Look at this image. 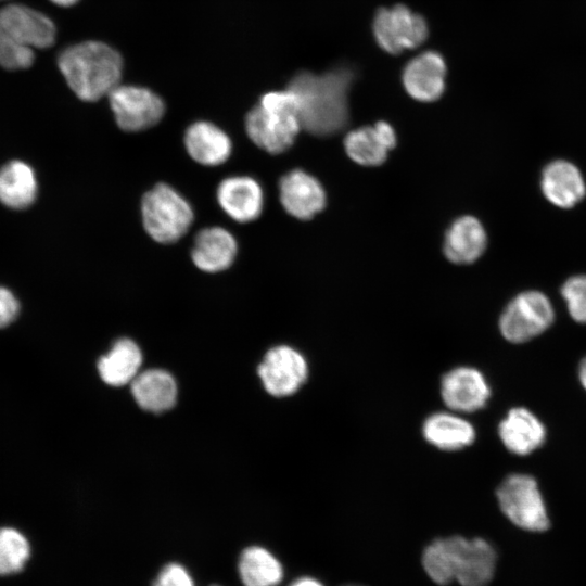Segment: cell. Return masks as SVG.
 <instances>
[{
  "instance_id": "cell-1",
  "label": "cell",
  "mask_w": 586,
  "mask_h": 586,
  "mask_svg": "<svg viewBox=\"0 0 586 586\" xmlns=\"http://www.w3.org/2000/svg\"><path fill=\"white\" fill-rule=\"evenodd\" d=\"M354 74L337 67L321 75L301 72L288 89L294 94L301 127L315 136H330L347 124V93Z\"/></svg>"
},
{
  "instance_id": "cell-2",
  "label": "cell",
  "mask_w": 586,
  "mask_h": 586,
  "mask_svg": "<svg viewBox=\"0 0 586 586\" xmlns=\"http://www.w3.org/2000/svg\"><path fill=\"white\" fill-rule=\"evenodd\" d=\"M422 563L438 585L457 581L461 586H486L495 572L496 552L485 539L451 536L430 544Z\"/></svg>"
},
{
  "instance_id": "cell-3",
  "label": "cell",
  "mask_w": 586,
  "mask_h": 586,
  "mask_svg": "<svg viewBox=\"0 0 586 586\" xmlns=\"http://www.w3.org/2000/svg\"><path fill=\"white\" fill-rule=\"evenodd\" d=\"M58 66L76 97L92 102L119 85L123 59L111 46L89 40L62 50Z\"/></svg>"
},
{
  "instance_id": "cell-4",
  "label": "cell",
  "mask_w": 586,
  "mask_h": 586,
  "mask_svg": "<svg viewBox=\"0 0 586 586\" xmlns=\"http://www.w3.org/2000/svg\"><path fill=\"white\" fill-rule=\"evenodd\" d=\"M301 129L297 102L288 88L265 93L245 118L249 138L270 154L291 148Z\"/></svg>"
},
{
  "instance_id": "cell-5",
  "label": "cell",
  "mask_w": 586,
  "mask_h": 586,
  "mask_svg": "<svg viewBox=\"0 0 586 586\" xmlns=\"http://www.w3.org/2000/svg\"><path fill=\"white\" fill-rule=\"evenodd\" d=\"M146 233L158 243H174L191 227L194 213L190 203L173 187L157 183L141 201Z\"/></svg>"
},
{
  "instance_id": "cell-6",
  "label": "cell",
  "mask_w": 586,
  "mask_h": 586,
  "mask_svg": "<svg viewBox=\"0 0 586 586\" xmlns=\"http://www.w3.org/2000/svg\"><path fill=\"white\" fill-rule=\"evenodd\" d=\"M504 514L517 526L531 532L549 527L547 509L536 480L525 473L508 475L496 493Z\"/></svg>"
},
{
  "instance_id": "cell-7",
  "label": "cell",
  "mask_w": 586,
  "mask_h": 586,
  "mask_svg": "<svg viewBox=\"0 0 586 586\" xmlns=\"http://www.w3.org/2000/svg\"><path fill=\"white\" fill-rule=\"evenodd\" d=\"M555 310L549 298L539 291H524L514 296L499 318L501 335L513 344L525 343L553 322Z\"/></svg>"
},
{
  "instance_id": "cell-8",
  "label": "cell",
  "mask_w": 586,
  "mask_h": 586,
  "mask_svg": "<svg viewBox=\"0 0 586 586\" xmlns=\"http://www.w3.org/2000/svg\"><path fill=\"white\" fill-rule=\"evenodd\" d=\"M107 97L115 122L124 131L137 132L151 128L165 113L163 100L144 87L119 84Z\"/></svg>"
},
{
  "instance_id": "cell-9",
  "label": "cell",
  "mask_w": 586,
  "mask_h": 586,
  "mask_svg": "<svg viewBox=\"0 0 586 586\" xmlns=\"http://www.w3.org/2000/svg\"><path fill=\"white\" fill-rule=\"evenodd\" d=\"M378 44L391 54L419 47L428 37L425 20L403 4L380 9L373 20Z\"/></svg>"
},
{
  "instance_id": "cell-10",
  "label": "cell",
  "mask_w": 586,
  "mask_h": 586,
  "mask_svg": "<svg viewBox=\"0 0 586 586\" xmlns=\"http://www.w3.org/2000/svg\"><path fill=\"white\" fill-rule=\"evenodd\" d=\"M309 367L304 355L288 345L270 348L258 366L265 390L276 397L296 393L307 381Z\"/></svg>"
},
{
  "instance_id": "cell-11",
  "label": "cell",
  "mask_w": 586,
  "mask_h": 586,
  "mask_svg": "<svg viewBox=\"0 0 586 586\" xmlns=\"http://www.w3.org/2000/svg\"><path fill=\"white\" fill-rule=\"evenodd\" d=\"M440 391L445 406L458 413H470L484 408L492 393L484 374L467 366L447 371L442 377Z\"/></svg>"
},
{
  "instance_id": "cell-12",
  "label": "cell",
  "mask_w": 586,
  "mask_h": 586,
  "mask_svg": "<svg viewBox=\"0 0 586 586\" xmlns=\"http://www.w3.org/2000/svg\"><path fill=\"white\" fill-rule=\"evenodd\" d=\"M0 26L33 49L49 48L56 37L55 24L48 15L21 3L0 9Z\"/></svg>"
},
{
  "instance_id": "cell-13",
  "label": "cell",
  "mask_w": 586,
  "mask_h": 586,
  "mask_svg": "<svg viewBox=\"0 0 586 586\" xmlns=\"http://www.w3.org/2000/svg\"><path fill=\"white\" fill-rule=\"evenodd\" d=\"M279 198L286 213L301 220L313 218L326 206L323 187L302 169H293L280 179Z\"/></svg>"
},
{
  "instance_id": "cell-14",
  "label": "cell",
  "mask_w": 586,
  "mask_h": 586,
  "mask_svg": "<svg viewBox=\"0 0 586 586\" xmlns=\"http://www.w3.org/2000/svg\"><path fill=\"white\" fill-rule=\"evenodd\" d=\"M220 208L234 221L245 224L257 219L264 208V191L250 176H231L221 180L216 190Z\"/></svg>"
},
{
  "instance_id": "cell-15",
  "label": "cell",
  "mask_w": 586,
  "mask_h": 586,
  "mask_svg": "<svg viewBox=\"0 0 586 586\" xmlns=\"http://www.w3.org/2000/svg\"><path fill=\"white\" fill-rule=\"evenodd\" d=\"M445 76L443 56L434 51H425L407 63L403 72V84L411 98L432 102L443 94Z\"/></svg>"
},
{
  "instance_id": "cell-16",
  "label": "cell",
  "mask_w": 586,
  "mask_h": 586,
  "mask_svg": "<svg viewBox=\"0 0 586 586\" xmlns=\"http://www.w3.org/2000/svg\"><path fill=\"white\" fill-rule=\"evenodd\" d=\"M238 243L233 234L218 226L198 232L191 249V259L202 271L208 273L228 269L235 259Z\"/></svg>"
},
{
  "instance_id": "cell-17",
  "label": "cell",
  "mask_w": 586,
  "mask_h": 586,
  "mask_svg": "<svg viewBox=\"0 0 586 586\" xmlns=\"http://www.w3.org/2000/svg\"><path fill=\"white\" fill-rule=\"evenodd\" d=\"M504 446L512 454L526 456L539 448L546 440V428L527 408L514 407L498 425Z\"/></svg>"
},
{
  "instance_id": "cell-18",
  "label": "cell",
  "mask_w": 586,
  "mask_h": 586,
  "mask_svg": "<svg viewBox=\"0 0 586 586\" xmlns=\"http://www.w3.org/2000/svg\"><path fill=\"white\" fill-rule=\"evenodd\" d=\"M544 196L560 208H571L586 194V184L579 169L564 160L549 163L542 173Z\"/></svg>"
},
{
  "instance_id": "cell-19",
  "label": "cell",
  "mask_w": 586,
  "mask_h": 586,
  "mask_svg": "<svg viewBox=\"0 0 586 586\" xmlns=\"http://www.w3.org/2000/svg\"><path fill=\"white\" fill-rule=\"evenodd\" d=\"M189 156L204 166L224 164L231 155L230 137L211 122L199 120L191 124L183 137Z\"/></svg>"
},
{
  "instance_id": "cell-20",
  "label": "cell",
  "mask_w": 586,
  "mask_h": 586,
  "mask_svg": "<svg viewBox=\"0 0 586 586\" xmlns=\"http://www.w3.org/2000/svg\"><path fill=\"white\" fill-rule=\"evenodd\" d=\"M425 441L445 451H456L473 444L475 429L471 422L455 411L430 415L422 424Z\"/></svg>"
},
{
  "instance_id": "cell-21",
  "label": "cell",
  "mask_w": 586,
  "mask_h": 586,
  "mask_svg": "<svg viewBox=\"0 0 586 586\" xmlns=\"http://www.w3.org/2000/svg\"><path fill=\"white\" fill-rule=\"evenodd\" d=\"M487 237L483 225L473 216H462L448 228L444 254L451 263H474L485 251Z\"/></svg>"
},
{
  "instance_id": "cell-22",
  "label": "cell",
  "mask_w": 586,
  "mask_h": 586,
  "mask_svg": "<svg viewBox=\"0 0 586 586\" xmlns=\"http://www.w3.org/2000/svg\"><path fill=\"white\" fill-rule=\"evenodd\" d=\"M38 181L34 168L20 160L0 167V202L11 209H25L37 199Z\"/></svg>"
},
{
  "instance_id": "cell-23",
  "label": "cell",
  "mask_w": 586,
  "mask_h": 586,
  "mask_svg": "<svg viewBox=\"0 0 586 586\" xmlns=\"http://www.w3.org/2000/svg\"><path fill=\"white\" fill-rule=\"evenodd\" d=\"M131 393L142 409L163 412L175 405L177 385L167 371L150 369L137 374L131 381Z\"/></svg>"
},
{
  "instance_id": "cell-24",
  "label": "cell",
  "mask_w": 586,
  "mask_h": 586,
  "mask_svg": "<svg viewBox=\"0 0 586 586\" xmlns=\"http://www.w3.org/2000/svg\"><path fill=\"white\" fill-rule=\"evenodd\" d=\"M141 362L142 355L138 345L130 339H120L101 357L98 370L105 383L122 386L136 378Z\"/></svg>"
},
{
  "instance_id": "cell-25",
  "label": "cell",
  "mask_w": 586,
  "mask_h": 586,
  "mask_svg": "<svg viewBox=\"0 0 586 586\" xmlns=\"http://www.w3.org/2000/svg\"><path fill=\"white\" fill-rule=\"evenodd\" d=\"M238 571L244 586H278L283 578L280 561L260 546H251L241 552Z\"/></svg>"
},
{
  "instance_id": "cell-26",
  "label": "cell",
  "mask_w": 586,
  "mask_h": 586,
  "mask_svg": "<svg viewBox=\"0 0 586 586\" xmlns=\"http://www.w3.org/2000/svg\"><path fill=\"white\" fill-rule=\"evenodd\" d=\"M344 146L347 155L364 166L383 164L388 152L374 125L348 132L344 139Z\"/></svg>"
},
{
  "instance_id": "cell-27",
  "label": "cell",
  "mask_w": 586,
  "mask_h": 586,
  "mask_svg": "<svg viewBox=\"0 0 586 586\" xmlns=\"http://www.w3.org/2000/svg\"><path fill=\"white\" fill-rule=\"evenodd\" d=\"M30 555V544L22 532L14 527H0V576L20 573Z\"/></svg>"
},
{
  "instance_id": "cell-28",
  "label": "cell",
  "mask_w": 586,
  "mask_h": 586,
  "mask_svg": "<svg viewBox=\"0 0 586 586\" xmlns=\"http://www.w3.org/2000/svg\"><path fill=\"white\" fill-rule=\"evenodd\" d=\"M33 48L24 44L0 26V66L9 71L26 69L33 65Z\"/></svg>"
},
{
  "instance_id": "cell-29",
  "label": "cell",
  "mask_w": 586,
  "mask_h": 586,
  "mask_svg": "<svg viewBox=\"0 0 586 586\" xmlns=\"http://www.w3.org/2000/svg\"><path fill=\"white\" fill-rule=\"evenodd\" d=\"M561 295L572 319L586 323V275L569 278L561 286Z\"/></svg>"
},
{
  "instance_id": "cell-30",
  "label": "cell",
  "mask_w": 586,
  "mask_h": 586,
  "mask_svg": "<svg viewBox=\"0 0 586 586\" xmlns=\"http://www.w3.org/2000/svg\"><path fill=\"white\" fill-rule=\"evenodd\" d=\"M152 586H195L190 572L180 563L169 562L165 564Z\"/></svg>"
},
{
  "instance_id": "cell-31",
  "label": "cell",
  "mask_w": 586,
  "mask_h": 586,
  "mask_svg": "<svg viewBox=\"0 0 586 586\" xmlns=\"http://www.w3.org/2000/svg\"><path fill=\"white\" fill-rule=\"evenodd\" d=\"M20 302L14 293L0 285V329L11 324L20 314Z\"/></svg>"
},
{
  "instance_id": "cell-32",
  "label": "cell",
  "mask_w": 586,
  "mask_h": 586,
  "mask_svg": "<svg viewBox=\"0 0 586 586\" xmlns=\"http://www.w3.org/2000/svg\"><path fill=\"white\" fill-rule=\"evenodd\" d=\"M383 143L388 150H392L396 145V133L393 127L387 122H377L374 124Z\"/></svg>"
},
{
  "instance_id": "cell-33",
  "label": "cell",
  "mask_w": 586,
  "mask_h": 586,
  "mask_svg": "<svg viewBox=\"0 0 586 586\" xmlns=\"http://www.w3.org/2000/svg\"><path fill=\"white\" fill-rule=\"evenodd\" d=\"M290 586H323L319 581L311 577H301L295 579Z\"/></svg>"
},
{
  "instance_id": "cell-34",
  "label": "cell",
  "mask_w": 586,
  "mask_h": 586,
  "mask_svg": "<svg viewBox=\"0 0 586 586\" xmlns=\"http://www.w3.org/2000/svg\"><path fill=\"white\" fill-rule=\"evenodd\" d=\"M578 379L581 381V384L586 390V357L583 358V360L579 364L578 367Z\"/></svg>"
},
{
  "instance_id": "cell-35",
  "label": "cell",
  "mask_w": 586,
  "mask_h": 586,
  "mask_svg": "<svg viewBox=\"0 0 586 586\" xmlns=\"http://www.w3.org/2000/svg\"><path fill=\"white\" fill-rule=\"evenodd\" d=\"M52 3L59 7L67 8L76 4L79 0H50Z\"/></svg>"
},
{
  "instance_id": "cell-36",
  "label": "cell",
  "mask_w": 586,
  "mask_h": 586,
  "mask_svg": "<svg viewBox=\"0 0 586 586\" xmlns=\"http://www.w3.org/2000/svg\"><path fill=\"white\" fill-rule=\"evenodd\" d=\"M212 586H219V585H212Z\"/></svg>"
}]
</instances>
